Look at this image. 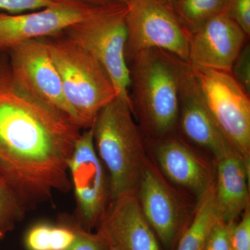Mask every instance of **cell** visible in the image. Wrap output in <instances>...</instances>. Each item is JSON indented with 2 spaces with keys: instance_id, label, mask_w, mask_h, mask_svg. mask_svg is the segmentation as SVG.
Masks as SVG:
<instances>
[{
  "instance_id": "ac0fdd59",
  "label": "cell",
  "mask_w": 250,
  "mask_h": 250,
  "mask_svg": "<svg viewBox=\"0 0 250 250\" xmlns=\"http://www.w3.org/2000/svg\"><path fill=\"white\" fill-rule=\"evenodd\" d=\"M77 222L59 225L39 223L31 227L24 237L27 250H67L76 239Z\"/></svg>"
},
{
  "instance_id": "e0dca14e",
  "label": "cell",
  "mask_w": 250,
  "mask_h": 250,
  "mask_svg": "<svg viewBox=\"0 0 250 250\" xmlns=\"http://www.w3.org/2000/svg\"><path fill=\"white\" fill-rule=\"evenodd\" d=\"M218 220L213 184L209 190L197 201L195 213L179 238L175 250H203L207 236Z\"/></svg>"
},
{
  "instance_id": "ba28073f",
  "label": "cell",
  "mask_w": 250,
  "mask_h": 250,
  "mask_svg": "<svg viewBox=\"0 0 250 250\" xmlns=\"http://www.w3.org/2000/svg\"><path fill=\"white\" fill-rule=\"evenodd\" d=\"M67 166L76 202L77 223L91 231L110 203L108 179L95 150L92 127L81 133Z\"/></svg>"
},
{
  "instance_id": "484cf974",
  "label": "cell",
  "mask_w": 250,
  "mask_h": 250,
  "mask_svg": "<svg viewBox=\"0 0 250 250\" xmlns=\"http://www.w3.org/2000/svg\"><path fill=\"white\" fill-rule=\"evenodd\" d=\"M57 0H0V11L10 14H19L25 11L44 9Z\"/></svg>"
},
{
  "instance_id": "cb8c5ba5",
  "label": "cell",
  "mask_w": 250,
  "mask_h": 250,
  "mask_svg": "<svg viewBox=\"0 0 250 250\" xmlns=\"http://www.w3.org/2000/svg\"><path fill=\"white\" fill-rule=\"evenodd\" d=\"M229 229V224L218 219L207 236L203 250H231Z\"/></svg>"
},
{
  "instance_id": "5b68a950",
  "label": "cell",
  "mask_w": 250,
  "mask_h": 250,
  "mask_svg": "<svg viewBox=\"0 0 250 250\" xmlns=\"http://www.w3.org/2000/svg\"><path fill=\"white\" fill-rule=\"evenodd\" d=\"M126 4L99 6L93 14L72 24L62 34L101 64L114 85L117 98L131 108L129 69L126 59Z\"/></svg>"
},
{
  "instance_id": "ffe728a7",
  "label": "cell",
  "mask_w": 250,
  "mask_h": 250,
  "mask_svg": "<svg viewBox=\"0 0 250 250\" xmlns=\"http://www.w3.org/2000/svg\"><path fill=\"white\" fill-rule=\"evenodd\" d=\"M26 212L12 189L0 175V240L23 220Z\"/></svg>"
},
{
  "instance_id": "83f0119b",
  "label": "cell",
  "mask_w": 250,
  "mask_h": 250,
  "mask_svg": "<svg viewBox=\"0 0 250 250\" xmlns=\"http://www.w3.org/2000/svg\"><path fill=\"white\" fill-rule=\"evenodd\" d=\"M166 1H167V3H169L172 6V3L174 2L175 0H165Z\"/></svg>"
},
{
  "instance_id": "3957f363",
  "label": "cell",
  "mask_w": 250,
  "mask_h": 250,
  "mask_svg": "<svg viewBox=\"0 0 250 250\" xmlns=\"http://www.w3.org/2000/svg\"><path fill=\"white\" fill-rule=\"evenodd\" d=\"M91 127L95 150L108 174L110 202L136 192L149 160L146 138L129 105L115 98Z\"/></svg>"
},
{
  "instance_id": "4fadbf2b",
  "label": "cell",
  "mask_w": 250,
  "mask_h": 250,
  "mask_svg": "<svg viewBox=\"0 0 250 250\" xmlns=\"http://www.w3.org/2000/svg\"><path fill=\"white\" fill-rule=\"evenodd\" d=\"M96 229L108 250H164L143 215L136 192L110 202Z\"/></svg>"
},
{
  "instance_id": "6da1fadb",
  "label": "cell",
  "mask_w": 250,
  "mask_h": 250,
  "mask_svg": "<svg viewBox=\"0 0 250 250\" xmlns=\"http://www.w3.org/2000/svg\"><path fill=\"white\" fill-rule=\"evenodd\" d=\"M82 130L22 89L0 55V175L27 211L72 189L67 164Z\"/></svg>"
},
{
  "instance_id": "603a6c76",
  "label": "cell",
  "mask_w": 250,
  "mask_h": 250,
  "mask_svg": "<svg viewBox=\"0 0 250 250\" xmlns=\"http://www.w3.org/2000/svg\"><path fill=\"white\" fill-rule=\"evenodd\" d=\"M226 12L250 38V0H229Z\"/></svg>"
},
{
  "instance_id": "8992f818",
  "label": "cell",
  "mask_w": 250,
  "mask_h": 250,
  "mask_svg": "<svg viewBox=\"0 0 250 250\" xmlns=\"http://www.w3.org/2000/svg\"><path fill=\"white\" fill-rule=\"evenodd\" d=\"M204 101L233 149L250 163V95L229 72L190 65Z\"/></svg>"
},
{
  "instance_id": "30bf717a",
  "label": "cell",
  "mask_w": 250,
  "mask_h": 250,
  "mask_svg": "<svg viewBox=\"0 0 250 250\" xmlns=\"http://www.w3.org/2000/svg\"><path fill=\"white\" fill-rule=\"evenodd\" d=\"M98 7L82 0H57L44 9L27 14L0 13V55L27 41L61 35Z\"/></svg>"
},
{
  "instance_id": "9a60e30c",
  "label": "cell",
  "mask_w": 250,
  "mask_h": 250,
  "mask_svg": "<svg viewBox=\"0 0 250 250\" xmlns=\"http://www.w3.org/2000/svg\"><path fill=\"white\" fill-rule=\"evenodd\" d=\"M146 141L152 148L161 174L176 185L190 190L197 201L213 187L214 171L177 134Z\"/></svg>"
},
{
  "instance_id": "9c48e42d",
  "label": "cell",
  "mask_w": 250,
  "mask_h": 250,
  "mask_svg": "<svg viewBox=\"0 0 250 250\" xmlns=\"http://www.w3.org/2000/svg\"><path fill=\"white\" fill-rule=\"evenodd\" d=\"M7 54L12 76L22 89L81 126L76 113L65 98L45 39L27 41Z\"/></svg>"
},
{
  "instance_id": "7c38bea8",
  "label": "cell",
  "mask_w": 250,
  "mask_h": 250,
  "mask_svg": "<svg viewBox=\"0 0 250 250\" xmlns=\"http://www.w3.org/2000/svg\"><path fill=\"white\" fill-rule=\"evenodd\" d=\"M178 131L208 150L216 161L237 153L207 108L187 62H184L181 71Z\"/></svg>"
},
{
  "instance_id": "7402d4cb",
  "label": "cell",
  "mask_w": 250,
  "mask_h": 250,
  "mask_svg": "<svg viewBox=\"0 0 250 250\" xmlns=\"http://www.w3.org/2000/svg\"><path fill=\"white\" fill-rule=\"evenodd\" d=\"M230 74L248 95H250V45L249 41L238 54Z\"/></svg>"
},
{
  "instance_id": "d6986e66",
  "label": "cell",
  "mask_w": 250,
  "mask_h": 250,
  "mask_svg": "<svg viewBox=\"0 0 250 250\" xmlns=\"http://www.w3.org/2000/svg\"><path fill=\"white\" fill-rule=\"evenodd\" d=\"M228 2L229 0H175L172 7L190 35L211 18L226 11Z\"/></svg>"
},
{
  "instance_id": "277c9868",
  "label": "cell",
  "mask_w": 250,
  "mask_h": 250,
  "mask_svg": "<svg viewBox=\"0 0 250 250\" xmlns=\"http://www.w3.org/2000/svg\"><path fill=\"white\" fill-rule=\"evenodd\" d=\"M45 41L67 103L82 129L91 127L100 111L117 98L111 78L91 54L62 34Z\"/></svg>"
},
{
  "instance_id": "5bb4252c",
  "label": "cell",
  "mask_w": 250,
  "mask_h": 250,
  "mask_svg": "<svg viewBox=\"0 0 250 250\" xmlns=\"http://www.w3.org/2000/svg\"><path fill=\"white\" fill-rule=\"evenodd\" d=\"M249 37L226 11L211 18L190 35L188 63L230 72Z\"/></svg>"
},
{
  "instance_id": "2e32d148",
  "label": "cell",
  "mask_w": 250,
  "mask_h": 250,
  "mask_svg": "<svg viewBox=\"0 0 250 250\" xmlns=\"http://www.w3.org/2000/svg\"><path fill=\"white\" fill-rule=\"evenodd\" d=\"M216 161L214 197L217 216L224 223H232L250 207V163L238 153Z\"/></svg>"
},
{
  "instance_id": "8fae6325",
  "label": "cell",
  "mask_w": 250,
  "mask_h": 250,
  "mask_svg": "<svg viewBox=\"0 0 250 250\" xmlns=\"http://www.w3.org/2000/svg\"><path fill=\"white\" fill-rule=\"evenodd\" d=\"M143 215L164 250H175L190 220L183 202L159 169L148 161L136 190Z\"/></svg>"
},
{
  "instance_id": "52a82bcc",
  "label": "cell",
  "mask_w": 250,
  "mask_h": 250,
  "mask_svg": "<svg viewBox=\"0 0 250 250\" xmlns=\"http://www.w3.org/2000/svg\"><path fill=\"white\" fill-rule=\"evenodd\" d=\"M126 7V62L142 51L156 49L188 62L190 34L169 3L130 0Z\"/></svg>"
},
{
  "instance_id": "4316f807",
  "label": "cell",
  "mask_w": 250,
  "mask_h": 250,
  "mask_svg": "<svg viewBox=\"0 0 250 250\" xmlns=\"http://www.w3.org/2000/svg\"><path fill=\"white\" fill-rule=\"evenodd\" d=\"M86 4L93 6H103L108 5L126 4L130 0H82Z\"/></svg>"
},
{
  "instance_id": "44dd1931",
  "label": "cell",
  "mask_w": 250,
  "mask_h": 250,
  "mask_svg": "<svg viewBox=\"0 0 250 250\" xmlns=\"http://www.w3.org/2000/svg\"><path fill=\"white\" fill-rule=\"evenodd\" d=\"M240 220L229 224L231 250H250V207L241 215Z\"/></svg>"
},
{
  "instance_id": "7a4b0ae2",
  "label": "cell",
  "mask_w": 250,
  "mask_h": 250,
  "mask_svg": "<svg viewBox=\"0 0 250 250\" xmlns=\"http://www.w3.org/2000/svg\"><path fill=\"white\" fill-rule=\"evenodd\" d=\"M184 62L156 49L142 51L127 62L131 110L146 139H164L177 133Z\"/></svg>"
},
{
  "instance_id": "d4e9b609",
  "label": "cell",
  "mask_w": 250,
  "mask_h": 250,
  "mask_svg": "<svg viewBox=\"0 0 250 250\" xmlns=\"http://www.w3.org/2000/svg\"><path fill=\"white\" fill-rule=\"evenodd\" d=\"M76 232V239L67 250H108L107 246L98 233L87 231L78 223Z\"/></svg>"
}]
</instances>
